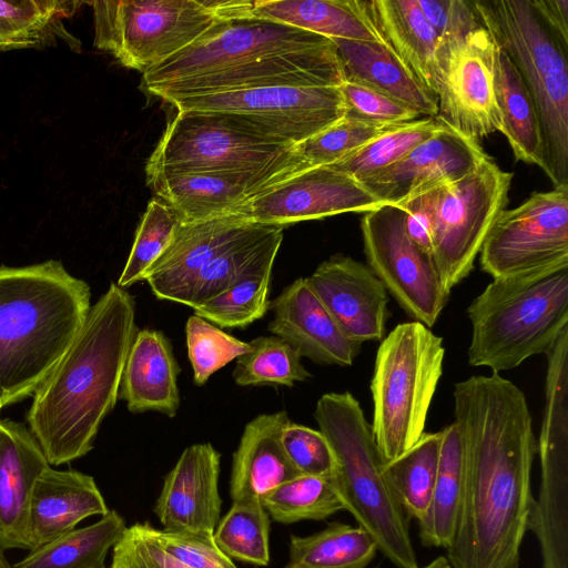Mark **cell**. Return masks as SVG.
Wrapping results in <instances>:
<instances>
[{
	"instance_id": "obj_41",
	"label": "cell",
	"mask_w": 568,
	"mask_h": 568,
	"mask_svg": "<svg viewBox=\"0 0 568 568\" xmlns=\"http://www.w3.org/2000/svg\"><path fill=\"white\" fill-rule=\"evenodd\" d=\"M442 128L436 118L426 116L397 125L332 165L363 182L403 159Z\"/></svg>"
},
{
	"instance_id": "obj_12",
	"label": "cell",
	"mask_w": 568,
	"mask_h": 568,
	"mask_svg": "<svg viewBox=\"0 0 568 568\" xmlns=\"http://www.w3.org/2000/svg\"><path fill=\"white\" fill-rule=\"evenodd\" d=\"M178 112L223 113L265 139L297 145L345 116L339 87H274L171 102Z\"/></svg>"
},
{
	"instance_id": "obj_19",
	"label": "cell",
	"mask_w": 568,
	"mask_h": 568,
	"mask_svg": "<svg viewBox=\"0 0 568 568\" xmlns=\"http://www.w3.org/2000/svg\"><path fill=\"white\" fill-rule=\"evenodd\" d=\"M221 454L210 443L186 447L165 476L154 513L165 530L213 534L220 520Z\"/></svg>"
},
{
	"instance_id": "obj_26",
	"label": "cell",
	"mask_w": 568,
	"mask_h": 568,
	"mask_svg": "<svg viewBox=\"0 0 568 568\" xmlns=\"http://www.w3.org/2000/svg\"><path fill=\"white\" fill-rule=\"evenodd\" d=\"M286 412L261 414L250 420L233 454L230 494L233 501L261 500L297 476L283 449L281 435L290 423Z\"/></svg>"
},
{
	"instance_id": "obj_23",
	"label": "cell",
	"mask_w": 568,
	"mask_h": 568,
	"mask_svg": "<svg viewBox=\"0 0 568 568\" xmlns=\"http://www.w3.org/2000/svg\"><path fill=\"white\" fill-rule=\"evenodd\" d=\"M109 511L94 479L77 470L50 466L38 477L30 496L24 548L37 549L75 529L93 515Z\"/></svg>"
},
{
	"instance_id": "obj_9",
	"label": "cell",
	"mask_w": 568,
	"mask_h": 568,
	"mask_svg": "<svg viewBox=\"0 0 568 568\" xmlns=\"http://www.w3.org/2000/svg\"><path fill=\"white\" fill-rule=\"evenodd\" d=\"M90 4L94 47L142 73L191 44L221 19L212 1L103 0Z\"/></svg>"
},
{
	"instance_id": "obj_1",
	"label": "cell",
	"mask_w": 568,
	"mask_h": 568,
	"mask_svg": "<svg viewBox=\"0 0 568 568\" xmlns=\"http://www.w3.org/2000/svg\"><path fill=\"white\" fill-rule=\"evenodd\" d=\"M453 398L464 486L446 558L452 568H519L537 454L526 396L491 373L456 383Z\"/></svg>"
},
{
	"instance_id": "obj_37",
	"label": "cell",
	"mask_w": 568,
	"mask_h": 568,
	"mask_svg": "<svg viewBox=\"0 0 568 568\" xmlns=\"http://www.w3.org/2000/svg\"><path fill=\"white\" fill-rule=\"evenodd\" d=\"M281 225L252 223L199 273L186 306L195 310L225 291L273 241L283 237Z\"/></svg>"
},
{
	"instance_id": "obj_42",
	"label": "cell",
	"mask_w": 568,
	"mask_h": 568,
	"mask_svg": "<svg viewBox=\"0 0 568 568\" xmlns=\"http://www.w3.org/2000/svg\"><path fill=\"white\" fill-rule=\"evenodd\" d=\"M178 215L161 200L149 202L135 232L134 242L118 280L120 287L143 281L145 273L171 243L179 225Z\"/></svg>"
},
{
	"instance_id": "obj_20",
	"label": "cell",
	"mask_w": 568,
	"mask_h": 568,
	"mask_svg": "<svg viewBox=\"0 0 568 568\" xmlns=\"http://www.w3.org/2000/svg\"><path fill=\"white\" fill-rule=\"evenodd\" d=\"M268 308L274 314L268 331L295 347L302 358L349 366L361 351L362 344L345 334L305 277L286 286Z\"/></svg>"
},
{
	"instance_id": "obj_21",
	"label": "cell",
	"mask_w": 568,
	"mask_h": 568,
	"mask_svg": "<svg viewBox=\"0 0 568 568\" xmlns=\"http://www.w3.org/2000/svg\"><path fill=\"white\" fill-rule=\"evenodd\" d=\"M252 223L239 214L202 222H179L173 239L145 273L156 298L186 305L201 270Z\"/></svg>"
},
{
	"instance_id": "obj_24",
	"label": "cell",
	"mask_w": 568,
	"mask_h": 568,
	"mask_svg": "<svg viewBox=\"0 0 568 568\" xmlns=\"http://www.w3.org/2000/svg\"><path fill=\"white\" fill-rule=\"evenodd\" d=\"M50 465L27 428L0 420V545L24 548V532L32 488Z\"/></svg>"
},
{
	"instance_id": "obj_43",
	"label": "cell",
	"mask_w": 568,
	"mask_h": 568,
	"mask_svg": "<svg viewBox=\"0 0 568 568\" xmlns=\"http://www.w3.org/2000/svg\"><path fill=\"white\" fill-rule=\"evenodd\" d=\"M185 336L193 381L197 386L204 385L215 372L251 349L250 342L223 332L196 314L187 318Z\"/></svg>"
},
{
	"instance_id": "obj_11",
	"label": "cell",
	"mask_w": 568,
	"mask_h": 568,
	"mask_svg": "<svg viewBox=\"0 0 568 568\" xmlns=\"http://www.w3.org/2000/svg\"><path fill=\"white\" fill-rule=\"evenodd\" d=\"M329 38L255 17L221 18L191 44L143 73L148 92L186 79L292 52L333 45Z\"/></svg>"
},
{
	"instance_id": "obj_50",
	"label": "cell",
	"mask_w": 568,
	"mask_h": 568,
	"mask_svg": "<svg viewBox=\"0 0 568 568\" xmlns=\"http://www.w3.org/2000/svg\"><path fill=\"white\" fill-rule=\"evenodd\" d=\"M398 207L405 211V226L410 239L432 256L433 190L406 201Z\"/></svg>"
},
{
	"instance_id": "obj_52",
	"label": "cell",
	"mask_w": 568,
	"mask_h": 568,
	"mask_svg": "<svg viewBox=\"0 0 568 568\" xmlns=\"http://www.w3.org/2000/svg\"><path fill=\"white\" fill-rule=\"evenodd\" d=\"M422 568H452V566L445 556H438Z\"/></svg>"
},
{
	"instance_id": "obj_48",
	"label": "cell",
	"mask_w": 568,
	"mask_h": 568,
	"mask_svg": "<svg viewBox=\"0 0 568 568\" xmlns=\"http://www.w3.org/2000/svg\"><path fill=\"white\" fill-rule=\"evenodd\" d=\"M339 89L346 116L383 125L409 123L420 116L389 97L362 84L345 80Z\"/></svg>"
},
{
	"instance_id": "obj_46",
	"label": "cell",
	"mask_w": 568,
	"mask_h": 568,
	"mask_svg": "<svg viewBox=\"0 0 568 568\" xmlns=\"http://www.w3.org/2000/svg\"><path fill=\"white\" fill-rule=\"evenodd\" d=\"M145 529L162 551L187 568H237L217 547L213 534L156 529L149 523Z\"/></svg>"
},
{
	"instance_id": "obj_35",
	"label": "cell",
	"mask_w": 568,
	"mask_h": 568,
	"mask_svg": "<svg viewBox=\"0 0 568 568\" xmlns=\"http://www.w3.org/2000/svg\"><path fill=\"white\" fill-rule=\"evenodd\" d=\"M377 550L362 527L332 523L310 536L292 535L284 568H366Z\"/></svg>"
},
{
	"instance_id": "obj_25",
	"label": "cell",
	"mask_w": 568,
	"mask_h": 568,
	"mask_svg": "<svg viewBox=\"0 0 568 568\" xmlns=\"http://www.w3.org/2000/svg\"><path fill=\"white\" fill-rule=\"evenodd\" d=\"M180 367L170 339L160 331L138 329L125 361L119 397L131 413L174 417L180 405Z\"/></svg>"
},
{
	"instance_id": "obj_45",
	"label": "cell",
	"mask_w": 568,
	"mask_h": 568,
	"mask_svg": "<svg viewBox=\"0 0 568 568\" xmlns=\"http://www.w3.org/2000/svg\"><path fill=\"white\" fill-rule=\"evenodd\" d=\"M437 40V64L440 77L452 53L469 32L480 24L470 0H416Z\"/></svg>"
},
{
	"instance_id": "obj_40",
	"label": "cell",
	"mask_w": 568,
	"mask_h": 568,
	"mask_svg": "<svg viewBox=\"0 0 568 568\" xmlns=\"http://www.w3.org/2000/svg\"><path fill=\"white\" fill-rule=\"evenodd\" d=\"M251 349L236 358L233 379L239 386L282 385L293 387L312 375L302 364V356L283 338L258 336Z\"/></svg>"
},
{
	"instance_id": "obj_16",
	"label": "cell",
	"mask_w": 568,
	"mask_h": 568,
	"mask_svg": "<svg viewBox=\"0 0 568 568\" xmlns=\"http://www.w3.org/2000/svg\"><path fill=\"white\" fill-rule=\"evenodd\" d=\"M496 51L495 40L480 23L452 53L440 77L435 118L477 141L503 125L494 87Z\"/></svg>"
},
{
	"instance_id": "obj_10",
	"label": "cell",
	"mask_w": 568,
	"mask_h": 568,
	"mask_svg": "<svg viewBox=\"0 0 568 568\" xmlns=\"http://www.w3.org/2000/svg\"><path fill=\"white\" fill-rule=\"evenodd\" d=\"M513 176L487 155L464 178L433 190L432 258L448 293L473 271L506 210Z\"/></svg>"
},
{
	"instance_id": "obj_15",
	"label": "cell",
	"mask_w": 568,
	"mask_h": 568,
	"mask_svg": "<svg viewBox=\"0 0 568 568\" xmlns=\"http://www.w3.org/2000/svg\"><path fill=\"white\" fill-rule=\"evenodd\" d=\"M382 204L353 176L333 165H323L270 186L235 214L258 224L285 226L336 214L365 213Z\"/></svg>"
},
{
	"instance_id": "obj_22",
	"label": "cell",
	"mask_w": 568,
	"mask_h": 568,
	"mask_svg": "<svg viewBox=\"0 0 568 568\" xmlns=\"http://www.w3.org/2000/svg\"><path fill=\"white\" fill-rule=\"evenodd\" d=\"M283 181L230 171L156 174L148 184L182 222H202L235 214L248 200Z\"/></svg>"
},
{
	"instance_id": "obj_33",
	"label": "cell",
	"mask_w": 568,
	"mask_h": 568,
	"mask_svg": "<svg viewBox=\"0 0 568 568\" xmlns=\"http://www.w3.org/2000/svg\"><path fill=\"white\" fill-rule=\"evenodd\" d=\"M440 453L430 505L418 523L426 547L447 549L454 538L464 486L463 450L457 425L440 430Z\"/></svg>"
},
{
	"instance_id": "obj_47",
	"label": "cell",
	"mask_w": 568,
	"mask_h": 568,
	"mask_svg": "<svg viewBox=\"0 0 568 568\" xmlns=\"http://www.w3.org/2000/svg\"><path fill=\"white\" fill-rule=\"evenodd\" d=\"M281 442L286 457L298 475L332 480L335 457L329 443L320 430L290 422L282 430Z\"/></svg>"
},
{
	"instance_id": "obj_3",
	"label": "cell",
	"mask_w": 568,
	"mask_h": 568,
	"mask_svg": "<svg viewBox=\"0 0 568 568\" xmlns=\"http://www.w3.org/2000/svg\"><path fill=\"white\" fill-rule=\"evenodd\" d=\"M89 285L59 261L0 266V406L32 395L90 312Z\"/></svg>"
},
{
	"instance_id": "obj_39",
	"label": "cell",
	"mask_w": 568,
	"mask_h": 568,
	"mask_svg": "<svg viewBox=\"0 0 568 568\" xmlns=\"http://www.w3.org/2000/svg\"><path fill=\"white\" fill-rule=\"evenodd\" d=\"M213 538L231 559L257 566L270 562V516L261 500L233 501Z\"/></svg>"
},
{
	"instance_id": "obj_29",
	"label": "cell",
	"mask_w": 568,
	"mask_h": 568,
	"mask_svg": "<svg viewBox=\"0 0 568 568\" xmlns=\"http://www.w3.org/2000/svg\"><path fill=\"white\" fill-rule=\"evenodd\" d=\"M243 17L288 24L329 39L385 42L369 22L362 0L248 1Z\"/></svg>"
},
{
	"instance_id": "obj_2",
	"label": "cell",
	"mask_w": 568,
	"mask_h": 568,
	"mask_svg": "<svg viewBox=\"0 0 568 568\" xmlns=\"http://www.w3.org/2000/svg\"><path fill=\"white\" fill-rule=\"evenodd\" d=\"M136 331L133 296L110 283L33 393L27 419L49 465L72 462L92 449L101 423L119 398Z\"/></svg>"
},
{
	"instance_id": "obj_36",
	"label": "cell",
	"mask_w": 568,
	"mask_h": 568,
	"mask_svg": "<svg viewBox=\"0 0 568 568\" xmlns=\"http://www.w3.org/2000/svg\"><path fill=\"white\" fill-rule=\"evenodd\" d=\"M440 430L424 433L405 453L385 463L390 487L408 518L420 523L426 516L437 475Z\"/></svg>"
},
{
	"instance_id": "obj_28",
	"label": "cell",
	"mask_w": 568,
	"mask_h": 568,
	"mask_svg": "<svg viewBox=\"0 0 568 568\" xmlns=\"http://www.w3.org/2000/svg\"><path fill=\"white\" fill-rule=\"evenodd\" d=\"M362 4L382 39L418 82L437 99L438 40L416 0H362Z\"/></svg>"
},
{
	"instance_id": "obj_53",
	"label": "cell",
	"mask_w": 568,
	"mask_h": 568,
	"mask_svg": "<svg viewBox=\"0 0 568 568\" xmlns=\"http://www.w3.org/2000/svg\"><path fill=\"white\" fill-rule=\"evenodd\" d=\"M4 548L0 545V568H14L11 566L4 556Z\"/></svg>"
},
{
	"instance_id": "obj_44",
	"label": "cell",
	"mask_w": 568,
	"mask_h": 568,
	"mask_svg": "<svg viewBox=\"0 0 568 568\" xmlns=\"http://www.w3.org/2000/svg\"><path fill=\"white\" fill-rule=\"evenodd\" d=\"M397 125L376 124L345 115L297 144L296 152L307 169L332 165Z\"/></svg>"
},
{
	"instance_id": "obj_14",
	"label": "cell",
	"mask_w": 568,
	"mask_h": 568,
	"mask_svg": "<svg viewBox=\"0 0 568 568\" xmlns=\"http://www.w3.org/2000/svg\"><path fill=\"white\" fill-rule=\"evenodd\" d=\"M367 265L405 313L433 327L450 293L443 284L432 256L408 235L405 211L382 204L361 221Z\"/></svg>"
},
{
	"instance_id": "obj_34",
	"label": "cell",
	"mask_w": 568,
	"mask_h": 568,
	"mask_svg": "<svg viewBox=\"0 0 568 568\" xmlns=\"http://www.w3.org/2000/svg\"><path fill=\"white\" fill-rule=\"evenodd\" d=\"M128 526L121 515L109 510L97 523L37 548L14 568H104V559Z\"/></svg>"
},
{
	"instance_id": "obj_5",
	"label": "cell",
	"mask_w": 568,
	"mask_h": 568,
	"mask_svg": "<svg viewBox=\"0 0 568 568\" xmlns=\"http://www.w3.org/2000/svg\"><path fill=\"white\" fill-rule=\"evenodd\" d=\"M467 314L471 366L499 374L546 355L568 328V268L493 278Z\"/></svg>"
},
{
	"instance_id": "obj_49",
	"label": "cell",
	"mask_w": 568,
	"mask_h": 568,
	"mask_svg": "<svg viewBox=\"0 0 568 568\" xmlns=\"http://www.w3.org/2000/svg\"><path fill=\"white\" fill-rule=\"evenodd\" d=\"M110 568H187L170 556L151 539L145 523L128 527L113 547Z\"/></svg>"
},
{
	"instance_id": "obj_51",
	"label": "cell",
	"mask_w": 568,
	"mask_h": 568,
	"mask_svg": "<svg viewBox=\"0 0 568 568\" xmlns=\"http://www.w3.org/2000/svg\"><path fill=\"white\" fill-rule=\"evenodd\" d=\"M538 17L568 50V0H529Z\"/></svg>"
},
{
	"instance_id": "obj_13",
	"label": "cell",
	"mask_w": 568,
	"mask_h": 568,
	"mask_svg": "<svg viewBox=\"0 0 568 568\" xmlns=\"http://www.w3.org/2000/svg\"><path fill=\"white\" fill-rule=\"evenodd\" d=\"M493 278L568 268V185L534 192L504 210L479 252Z\"/></svg>"
},
{
	"instance_id": "obj_32",
	"label": "cell",
	"mask_w": 568,
	"mask_h": 568,
	"mask_svg": "<svg viewBox=\"0 0 568 568\" xmlns=\"http://www.w3.org/2000/svg\"><path fill=\"white\" fill-rule=\"evenodd\" d=\"M283 237L273 241L222 293L200 305L194 314L220 328H243L263 317L275 257Z\"/></svg>"
},
{
	"instance_id": "obj_54",
	"label": "cell",
	"mask_w": 568,
	"mask_h": 568,
	"mask_svg": "<svg viewBox=\"0 0 568 568\" xmlns=\"http://www.w3.org/2000/svg\"><path fill=\"white\" fill-rule=\"evenodd\" d=\"M1 408H2V407L0 406V409H1Z\"/></svg>"
},
{
	"instance_id": "obj_38",
	"label": "cell",
	"mask_w": 568,
	"mask_h": 568,
	"mask_svg": "<svg viewBox=\"0 0 568 568\" xmlns=\"http://www.w3.org/2000/svg\"><path fill=\"white\" fill-rule=\"evenodd\" d=\"M262 504L273 520L284 525L322 520L344 510L331 479L306 475L282 483L262 498Z\"/></svg>"
},
{
	"instance_id": "obj_18",
	"label": "cell",
	"mask_w": 568,
	"mask_h": 568,
	"mask_svg": "<svg viewBox=\"0 0 568 568\" xmlns=\"http://www.w3.org/2000/svg\"><path fill=\"white\" fill-rule=\"evenodd\" d=\"M305 278L348 337L361 344L384 338L389 297L367 264L335 254Z\"/></svg>"
},
{
	"instance_id": "obj_8",
	"label": "cell",
	"mask_w": 568,
	"mask_h": 568,
	"mask_svg": "<svg viewBox=\"0 0 568 568\" xmlns=\"http://www.w3.org/2000/svg\"><path fill=\"white\" fill-rule=\"evenodd\" d=\"M296 145L265 139L223 113L183 111L172 118L146 163V176L230 171L288 179L306 170Z\"/></svg>"
},
{
	"instance_id": "obj_30",
	"label": "cell",
	"mask_w": 568,
	"mask_h": 568,
	"mask_svg": "<svg viewBox=\"0 0 568 568\" xmlns=\"http://www.w3.org/2000/svg\"><path fill=\"white\" fill-rule=\"evenodd\" d=\"M494 87L503 121L499 132L507 139L514 156L545 172V145L537 109L518 70L498 45Z\"/></svg>"
},
{
	"instance_id": "obj_31",
	"label": "cell",
	"mask_w": 568,
	"mask_h": 568,
	"mask_svg": "<svg viewBox=\"0 0 568 568\" xmlns=\"http://www.w3.org/2000/svg\"><path fill=\"white\" fill-rule=\"evenodd\" d=\"M82 4L70 0H0V52L42 49L64 41L79 51L81 43L64 27Z\"/></svg>"
},
{
	"instance_id": "obj_4",
	"label": "cell",
	"mask_w": 568,
	"mask_h": 568,
	"mask_svg": "<svg viewBox=\"0 0 568 568\" xmlns=\"http://www.w3.org/2000/svg\"><path fill=\"white\" fill-rule=\"evenodd\" d=\"M314 418L335 457L332 478L344 510L397 568H418L409 518L385 474V460L359 402L349 392L323 394Z\"/></svg>"
},
{
	"instance_id": "obj_27",
	"label": "cell",
	"mask_w": 568,
	"mask_h": 568,
	"mask_svg": "<svg viewBox=\"0 0 568 568\" xmlns=\"http://www.w3.org/2000/svg\"><path fill=\"white\" fill-rule=\"evenodd\" d=\"M344 78L399 102L420 116L435 118L437 99L430 94L386 42L332 39Z\"/></svg>"
},
{
	"instance_id": "obj_17",
	"label": "cell",
	"mask_w": 568,
	"mask_h": 568,
	"mask_svg": "<svg viewBox=\"0 0 568 568\" xmlns=\"http://www.w3.org/2000/svg\"><path fill=\"white\" fill-rule=\"evenodd\" d=\"M487 156L477 140L443 124L396 163L361 182L383 204L406 201L471 172Z\"/></svg>"
},
{
	"instance_id": "obj_7",
	"label": "cell",
	"mask_w": 568,
	"mask_h": 568,
	"mask_svg": "<svg viewBox=\"0 0 568 568\" xmlns=\"http://www.w3.org/2000/svg\"><path fill=\"white\" fill-rule=\"evenodd\" d=\"M444 358L443 338L416 321L396 325L381 341L371 381V426L386 463L425 433Z\"/></svg>"
},
{
	"instance_id": "obj_6",
	"label": "cell",
	"mask_w": 568,
	"mask_h": 568,
	"mask_svg": "<svg viewBox=\"0 0 568 568\" xmlns=\"http://www.w3.org/2000/svg\"><path fill=\"white\" fill-rule=\"evenodd\" d=\"M479 22L518 70L537 109L546 175L568 185V61L529 0L473 1Z\"/></svg>"
}]
</instances>
